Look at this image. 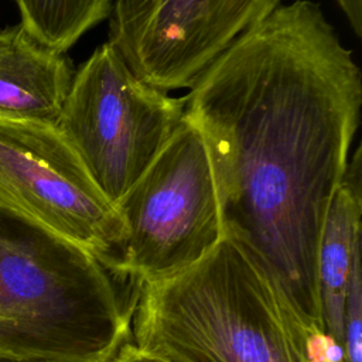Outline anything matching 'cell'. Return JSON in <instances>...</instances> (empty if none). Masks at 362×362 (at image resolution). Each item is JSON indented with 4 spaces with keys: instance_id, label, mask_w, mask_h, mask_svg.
I'll return each mask as SVG.
<instances>
[{
    "instance_id": "30bf717a",
    "label": "cell",
    "mask_w": 362,
    "mask_h": 362,
    "mask_svg": "<svg viewBox=\"0 0 362 362\" xmlns=\"http://www.w3.org/2000/svg\"><path fill=\"white\" fill-rule=\"evenodd\" d=\"M21 25L41 44L66 52L107 18L113 0H16Z\"/></svg>"
},
{
    "instance_id": "9c48e42d",
    "label": "cell",
    "mask_w": 362,
    "mask_h": 362,
    "mask_svg": "<svg viewBox=\"0 0 362 362\" xmlns=\"http://www.w3.org/2000/svg\"><path fill=\"white\" fill-rule=\"evenodd\" d=\"M362 147L349 157L328 204L318 245V294L325 332L342 344V322L354 260L361 255Z\"/></svg>"
},
{
    "instance_id": "7c38bea8",
    "label": "cell",
    "mask_w": 362,
    "mask_h": 362,
    "mask_svg": "<svg viewBox=\"0 0 362 362\" xmlns=\"http://www.w3.org/2000/svg\"><path fill=\"white\" fill-rule=\"evenodd\" d=\"M109 362H168V361L139 348L134 342H124Z\"/></svg>"
},
{
    "instance_id": "6da1fadb",
    "label": "cell",
    "mask_w": 362,
    "mask_h": 362,
    "mask_svg": "<svg viewBox=\"0 0 362 362\" xmlns=\"http://www.w3.org/2000/svg\"><path fill=\"white\" fill-rule=\"evenodd\" d=\"M361 106L354 54L311 0L281 4L242 33L185 95V117L211 160L223 236L321 329L320 235Z\"/></svg>"
},
{
    "instance_id": "52a82bcc",
    "label": "cell",
    "mask_w": 362,
    "mask_h": 362,
    "mask_svg": "<svg viewBox=\"0 0 362 362\" xmlns=\"http://www.w3.org/2000/svg\"><path fill=\"white\" fill-rule=\"evenodd\" d=\"M283 0H115L109 42L146 83L189 88L242 33Z\"/></svg>"
},
{
    "instance_id": "4fadbf2b",
    "label": "cell",
    "mask_w": 362,
    "mask_h": 362,
    "mask_svg": "<svg viewBox=\"0 0 362 362\" xmlns=\"http://www.w3.org/2000/svg\"><path fill=\"white\" fill-rule=\"evenodd\" d=\"M356 37L362 35V0H335Z\"/></svg>"
},
{
    "instance_id": "8fae6325",
    "label": "cell",
    "mask_w": 362,
    "mask_h": 362,
    "mask_svg": "<svg viewBox=\"0 0 362 362\" xmlns=\"http://www.w3.org/2000/svg\"><path fill=\"white\" fill-rule=\"evenodd\" d=\"M342 346L345 362H362V267L361 255L354 260L344 308Z\"/></svg>"
},
{
    "instance_id": "7a4b0ae2",
    "label": "cell",
    "mask_w": 362,
    "mask_h": 362,
    "mask_svg": "<svg viewBox=\"0 0 362 362\" xmlns=\"http://www.w3.org/2000/svg\"><path fill=\"white\" fill-rule=\"evenodd\" d=\"M134 344L168 362H345L247 250L228 236L195 264L140 286Z\"/></svg>"
},
{
    "instance_id": "5b68a950",
    "label": "cell",
    "mask_w": 362,
    "mask_h": 362,
    "mask_svg": "<svg viewBox=\"0 0 362 362\" xmlns=\"http://www.w3.org/2000/svg\"><path fill=\"white\" fill-rule=\"evenodd\" d=\"M184 115L185 96L141 81L106 41L75 71L57 127L116 206Z\"/></svg>"
},
{
    "instance_id": "8992f818",
    "label": "cell",
    "mask_w": 362,
    "mask_h": 362,
    "mask_svg": "<svg viewBox=\"0 0 362 362\" xmlns=\"http://www.w3.org/2000/svg\"><path fill=\"white\" fill-rule=\"evenodd\" d=\"M0 209L88 250L105 266L126 236L115 204L57 124L0 116Z\"/></svg>"
},
{
    "instance_id": "5bb4252c",
    "label": "cell",
    "mask_w": 362,
    "mask_h": 362,
    "mask_svg": "<svg viewBox=\"0 0 362 362\" xmlns=\"http://www.w3.org/2000/svg\"><path fill=\"white\" fill-rule=\"evenodd\" d=\"M11 362H51V361H11Z\"/></svg>"
},
{
    "instance_id": "3957f363",
    "label": "cell",
    "mask_w": 362,
    "mask_h": 362,
    "mask_svg": "<svg viewBox=\"0 0 362 362\" xmlns=\"http://www.w3.org/2000/svg\"><path fill=\"white\" fill-rule=\"evenodd\" d=\"M106 266L88 250L0 209V362H109L127 342Z\"/></svg>"
},
{
    "instance_id": "277c9868",
    "label": "cell",
    "mask_w": 362,
    "mask_h": 362,
    "mask_svg": "<svg viewBox=\"0 0 362 362\" xmlns=\"http://www.w3.org/2000/svg\"><path fill=\"white\" fill-rule=\"evenodd\" d=\"M116 209L126 236L106 267L140 286L188 269L222 239L208 150L185 115Z\"/></svg>"
},
{
    "instance_id": "ba28073f",
    "label": "cell",
    "mask_w": 362,
    "mask_h": 362,
    "mask_svg": "<svg viewBox=\"0 0 362 362\" xmlns=\"http://www.w3.org/2000/svg\"><path fill=\"white\" fill-rule=\"evenodd\" d=\"M74 74L65 52L45 47L21 24L0 31V116L57 124Z\"/></svg>"
}]
</instances>
